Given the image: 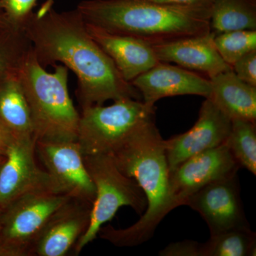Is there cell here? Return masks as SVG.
<instances>
[{"mask_svg":"<svg viewBox=\"0 0 256 256\" xmlns=\"http://www.w3.org/2000/svg\"><path fill=\"white\" fill-rule=\"evenodd\" d=\"M239 165L226 143L192 156L170 174L172 194L178 206L198 190L238 174Z\"/></svg>","mask_w":256,"mask_h":256,"instance_id":"12","label":"cell"},{"mask_svg":"<svg viewBox=\"0 0 256 256\" xmlns=\"http://www.w3.org/2000/svg\"><path fill=\"white\" fill-rule=\"evenodd\" d=\"M232 126V121L206 98L194 126L188 132L164 140L170 174L192 156L224 144Z\"/></svg>","mask_w":256,"mask_h":256,"instance_id":"11","label":"cell"},{"mask_svg":"<svg viewBox=\"0 0 256 256\" xmlns=\"http://www.w3.org/2000/svg\"><path fill=\"white\" fill-rule=\"evenodd\" d=\"M142 101L154 106L165 98L198 96L208 98L212 92L210 79L178 66L159 62L130 82Z\"/></svg>","mask_w":256,"mask_h":256,"instance_id":"14","label":"cell"},{"mask_svg":"<svg viewBox=\"0 0 256 256\" xmlns=\"http://www.w3.org/2000/svg\"><path fill=\"white\" fill-rule=\"evenodd\" d=\"M214 35L210 32L206 34L184 37L151 46L160 62L176 64L210 79L232 70L216 48Z\"/></svg>","mask_w":256,"mask_h":256,"instance_id":"15","label":"cell"},{"mask_svg":"<svg viewBox=\"0 0 256 256\" xmlns=\"http://www.w3.org/2000/svg\"><path fill=\"white\" fill-rule=\"evenodd\" d=\"M36 146L34 137L12 138L0 171V210L28 194L52 192L48 173L37 164Z\"/></svg>","mask_w":256,"mask_h":256,"instance_id":"9","label":"cell"},{"mask_svg":"<svg viewBox=\"0 0 256 256\" xmlns=\"http://www.w3.org/2000/svg\"><path fill=\"white\" fill-rule=\"evenodd\" d=\"M0 126L12 138L34 137L31 111L18 74L0 82Z\"/></svg>","mask_w":256,"mask_h":256,"instance_id":"18","label":"cell"},{"mask_svg":"<svg viewBox=\"0 0 256 256\" xmlns=\"http://www.w3.org/2000/svg\"><path fill=\"white\" fill-rule=\"evenodd\" d=\"M110 156L122 173L137 182L148 207L134 225L126 229L102 226L98 236L117 247L138 246L150 240L165 217L178 207L170 188L164 140L156 121L133 133Z\"/></svg>","mask_w":256,"mask_h":256,"instance_id":"2","label":"cell"},{"mask_svg":"<svg viewBox=\"0 0 256 256\" xmlns=\"http://www.w3.org/2000/svg\"><path fill=\"white\" fill-rule=\"evenodd\" d=\"M5 160H6V156L0 154V171H1L2 168L3 164L5 162Z\"/></svg>","mask_w":256,"mask_h":256,"instance_id":"32","label":"cell"},{"mask_svg":"<svg viewBox=\"0 0 256 256\" xmlns=\"http://www.w3.org/2000/svg\"><path fill=\"white\" fill-rule=\"evenodd\" d=\"M240 168L256 174V124L235 120L226 141Z\"/></svg>","mask_w":256,"mask_h":256,"instance_id":"22","label":"cell"},{"mask_svg":"<svg viewBox=\"0 0 256 256\" xmlns=\"http://www.w3.org/2000/svg\"><path fill=\"white\" fill-rule=\"evenodd\" d=\"M24 30L44 68L60 64L76 76V96L82 109L108 100H142L137 89L124 80L89 34L77 9L64 12L52 9L41 18L34 13Z\"/></svg>","mask_w":256,"mask_h":256,"instance_id":"1","label":"cell"},{"mask_svg":"<svg viewBox=\"0 0 256 256\" xmlns=\"http://www.w3.org/2000/svg\"><path fill=\"white\" fill-rule=\"evenodd\" d=\"M214 42L222 60L232 66L244 56L256 50V30L218 34Z\"/></svg>","mask_w":256,"mask_h":256,"instance_id":"23","label":"cell"},{"mask_svg":"<svg viewBox=\"0 0 256 256\" xmlns=\"http://www.w3.org/2000/svg\"><path fill=\"white\" fill-rule=\"evenodd\" d=\"M36 2L37 0H1L2 9L10 24L24 28L34 14Z\"/></svg>","mask_w":256,"mask_h":256,"instance_id":"24","label":"cell"},{"mask_svg":"<svg viewBox=\"0 0 256 256\" xmlns=\"http://www.w3.org/2000/svg\"><path fill=\"white\" fill-rule=\"evenodd\" d=\"M256 237L250 228L234 229L210 236L202 244V256H254Z\"/></svg>","mask_w":256,"mask_h":256,"instance_id":"21","label":"cell"},{"mask_svg":"<svg viewBox=\"0 0 256 256\" xmlns=\"http://www.w3.org/2000/svg\"><path fill=\"white\" fill-rule=\"evenodd\" d=\"M92 205L72 198L58 208L34 244L31 256L68 255L88 228Z\"/></svg>","mask_w":256,"mask_h":256,"instance_id":"13","label":"cell"},{"mask_svg":"<svg viewBox=\"0 0 256 256\" xmlns=\"http://www.w3.org/2000/svg\"><path fill=\"white\" fill-rule=\"evenodd\" d=\"M156 4L184 6H212L214 0H142Z\"/></svg>","mask_w":256,"mask_h":256,"instance_id":"27","label":"cell"},{"mask_svg":"<svg viewBox=\"0 0 256 256\" xmlns=\"http://www.w3.org/2000/svg\"><path fill=\"white\" fill-rule=\"evenodd\" d=\"M2 210H0V227H1Z\"/></svg>","mask_w":256,"mask_h":256,"instance_id":"33","label":"cell"},{"mask_svg":"<svg viewBox=\"0 0 256 256\" xmlns=\"http://www.w3.org/2000/svg\"><path fill=\"white\" fill-rule=\"evenodd\" d=\"M12 138L0 126V154L6 156Z\"/></svg>","mask_w":256,"mask_h":256,"instance_id":"28","label":"cell"},{"mask_svg":"<svg viewBox=\"0 0 256 256\" xmlns=\"http://www.w3.org/2000/svg\"><path fill=\"white\" fill-rule=\"evenodd\" d=\"M32 50L24 28L9 25L0 30V82L18 74Z\"/></svg>","mask_w":256,"mask_h":256,"instance_id":"20","label":"cell"},{"mask_svg":"<svg viewBox=\"0 0 256 256\" xmlns=\"http://www.w3.org/2000/svg\"><path fill=\"white\" fill-rule=\"evenodd\" d=\"M238 174L210 184L191 195L185 205L198 212L206 222L210 236L250 228L246 217Z\"/></svg>","mask_w":256,"mask_h":256,"instance_id":"10","label":"cell"},{"mask_svg":"<svg viewBox=\"0 0 256 256\" xmlns=\"http://www.w3.org/2000/svg\"><path fill=\"white\" fill-rule=\"evenodd\" d=\"M86 24L89 34L110 57L126 82H130L159 63L149 44Z\"/></svg>","mask_w":256,"mask_h":256,"instance_id":"16","label":"cell"},{"mask_svg":"<svg viewBox=\"0 0 256 256\" xmlns=\"http://www.w3.org/2000/svg\"><path fill=\"white\" fill-rule=\"evenodd\" d=\"M232 67L240 80L256 87V50L244 56Z\"/></svg>","mask_w":256,"mask_h":256,"instance_id":"25","label":"cell"},{"mask_svg":"<svg viewBox=\"0 0 256 256\" xmlns=\"http://www.w3.org/2000/svg\"><path fill=\"white\" fill-rule=\"evenodd\" d=\"M210 28L215 34L256 30V0H214Z\"/></svg>","mask_w":256,"mask_h":256,"instance_id":"19","label":"cell"},{"mask_svg":"<svg viewBox=\"0 0 256 256\" xmlns=\"http://www.w3.org/2000/svg\"><path fill=\"white\" fill-rule=\"evenodd\" d=\"M47 72L32 50L18 73L31 111L34 138L42 142L77 141L80 114L69 95L68 69Z\"/></svg>","mask_w":256,"mask_h":256,"instance_id":"4","label":"cell"},{"mask_svg":"<svg viewBox=\"0 0 256 256\" xmlns=\"http://www.w3.org/2000/svg\"><path fill=\"white\" fill-rule=\"evenodd\" d=\"M156 106L131 98L82 109L77 142L84 156L110 154L130 136L156 121Z\"/></svg>","mask_w":256,"mask_h":256,"instance_id":"5","label":"cell"},{"mask_svg":"<svg viewBox=\"0 0 256 256\" xmlns=\"http://www.w3.org/2000/svg\"><path fill=\"white\" fill-rule=\"evenodd\" d=\"M210 8L142 0H87L77 10L89 24L154 45L210 33Z\"/></svg>","mask_w":256,"mask_h":256,"instance_id":"3","label":"cell"},{"mask_svg":"<svg viewBox=\"0 0 256 256\" xmlns=\"http://www.w3.org/2000/svg\"><path fill=\"white\" fill-rule=\"evenodd\" d=\"M84 161L96 194L88 228L74 248L76 256L98 236L100 228L114 218L120 208L130 206L142 216L148 207L142 188L136 180L122 173L110 154L84 156Z\"/></svg>","mask_w":256,"mask_h":256,"instance_id":"6","label":"cell"},{"mask_svg":"<svg viewBox=\"0 0 256 256\" xmlns=\"http://www.w3.org/2000/svg\"><path fill=\"white\" fill-rule=\"evenodd\" d=\"M0 256H10V252L0 244Z\"/></svg>","mask_w":256,"mask_h":256,"instance_id":"31","label":"cell"},{"mask_svg":"<svg viewBox=\"0 0 256 256\" xmlns=\"http://www.w3.org/2000/svg\"><path fill=\"white\" fill-rule=\"evenodd\" d=\"M72 198L52 192L28 194L2 210L0 244L10 256H30L52 215Z\"/></svg>","mask_w":256,"mask_h":256,"instance_id":"7","label":"cell"},{"mask_svg":"<svg viewBox=\"0 0 256 256\" xmlns=\"http://www.w3.org/2000/svg\"><path fill=\"white\" fill-rule=\"evenodd\" d=\"M36 151L50 176L52 193L94 203L95 185L77 141H37Z\"/></svg>","mask_w":256,"mask_h":256,"instance_id":"8","label":"cell"},{"mask_svg":"<svg viewBox=\"0 0 256 256\" xmlns=\"http://www.w3.org/2000/svg\"><path fill=\"white\" fill-rule=\"evenodd\" d=\"M9 25L11 24L8 23L6 18H5L4 12H3L2 9L1 0H0V30L6 28Z\"/></svg>","mask_w":256,"mask_h":256,"instance_id":"30","label":"cell"},{"mask_svg":"<svg viewBox=\"0 0 256 256\" xmlns=\"http://www.w3.org/2000/svg\"><path fill=\"white\" fill-rule=\"evenodd\" d=\"M210 99L230 120H242L256 124V87L246 84L233 70L210 78Z\"/></svg>","mask_w":256,"mask_h":256,"instance_id":"17","label":"cell"},{"mask_svg":"<svg viewBox=\"0 0 256 256\" xmlns=\"http://www.w3.org/2000/svg\"><path fill=\"white\" fill-rule=\"evenodd\" d=\"M54 3V0H46V2L42 4L40 9L37 11L36 13V16L41 18V16L46 14L50 10L53 9Z\"/></svg>","mask_w":256,"mask_h":256,"instance_id":"29","label":"cell"},{"mask_svg":"<svg viewBox=\"0 0 256 256\" xmlns=\"http://www.w3.org/2000/svg\"><path fill=\"white\" fill-rule=\"evenodd\" d=\"M162 256H202V244L184 240L170 244L160 252Z\"/></svg>","mask_w":256,"mask_h":256,"instance_id":"26","label":"cell"}]
</instances>
